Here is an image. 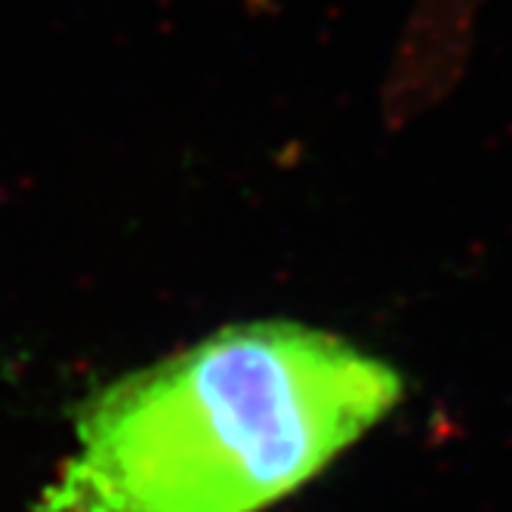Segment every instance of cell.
I'll use <instances>...</instances> for the list:
<instances>
[{"instance_id": "1", "label": "cell", "mask_w": 512, "mask_h": 512, "mask_svg": "<svg viewBox=\"0 0 512 512\" xmlns=\"http://www.w3.org/2000/svg\"><path fill=\"white\" fill-rule=\"evenodd\" d=\"M405 380L297 321L223 327L87 401L41 512H263L383 423Z\"/></svg>"}, {"instance_id": "2", "label": "cell", "mask_w": 512, "mask_h": 512, "mask_svg": "<svg viewBox=\"0 0 512 512\" xmlns=\"http://www.w3.org/2000/svg\"><path fill=\"white\" fill-rule=\"evenodd\" d=\"M423 7L442 19L451 22H469L472 10H475V0H423Z\"/></svg>"}]
</instances>
